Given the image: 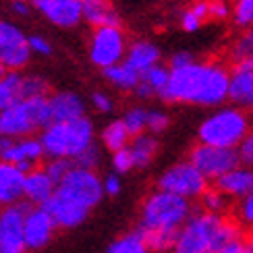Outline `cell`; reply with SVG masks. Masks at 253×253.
I'll list each match as a JSON object with an SVG mask.
<instances>
[{
	"label": "cell",
	"mask_w": 253,
	"mask_h": 253,
	"mask_svg": "<svg viewBox=\"0 0 253 253\" xmlns=\"http://www.w3.org/2000/svg\"><path fill=\"white\" fill-rule=\"evenodd\" d=\"M46 156L44 143H42V137L27 135V137H6L0 135V160L13 162L17 164L25 174L31 172L34 168H38V162Z\"/></svg>",
	"instance_id": "cell-12"
},
{
	"label": "cell",
	"mask_w": 253,
	"mask_h": 253,
	"mask_svg": "<svg viewBox=\"0 0 253 253\" xmlns=\"http://www.w3.org/2000/svg\"><path fill=\"white\" fill-rule=\"evenodd\" d=\"M106 253H152V251L145 245L139 230H137V233H129V235H123L121 239H117L108 247Z\"/></svg>",
	"instance_id": "cell-32"
},
{
	"label": "cell",
	"mask_w": 253,
	"mask_h": 253,
	"mask_svg": "<svg viewBox=\"0 0 253 253\" xmlns=\"http://www.w3.org/2000/svg\"><path fill=\"white\" fill-rule=\"evenodd\" d=\"M42 143H44L46 156L69 158L75 162L77 156L93 145V123L87 117L52 121L46 129H42Z\"/></svg>",
	"instance_id": "cell-3"
},
{
	"label": "cell",
	"mask_w": 253,
	"mask_h": 253,
	"mask_svg": "<svg viewBox=\"0 0 253 253\" xmlns=\"http://www.w3.org/2000/svg\"><path fill=\"white\" fill-rule=\"evenodd\" d=\"M29 46H31V52H34V54H40V56L52 54V44H50V40H46L44 36H40V34L29 36Z\"/></svg>",
	"instance_id": "cell-44"
},
{
	"label": "cell",
	"mask_w": 253,
	"mask_h": 253,
	"mask_svg": "<svg viewBox=\"0 0 253 253\" xmlns=\"http://www.w3.org/2000/svg\"><path fill=\"white\" fill-rule=\"evenodd\" d=\"M25 204H13L0 208V253H25Z\"/></svg>",
	"instance_id": "cell-13"
},
{
	"label": "cell",
	"mask_w": 253,
	"mask_h": 253,
	"mask_svg": "<svg viewBox=\"0 0 253 253\" xmlns=\"http://www.w3.org/2000/svg\"><path fill=\"white\" fill-rule=\"evenodd\" d=\"M233 23L239 29L253 27V0H235L233 2Z\"/></svg>",
	"instance_id": "cell-35"
},
{
	"label": "cell",
	"mask_w": 253,
	"mask_h": 253,
	"mask_svg": "<svg viewBox=\"0 0 253 253\" xmlns=\"http://www.w3.org/2000/svg\"><path fill=\"white\" fill-rule=\"evenodd\" d=\"M8 6H10V13H13V15H17V17H29L34 2H25V0H19V2H8Z\"/></svg>",
	"instance_id": "cell-48"
},
{
	"label": "cell",
	"mask_w": 253,
	"mask_h": 253,
	"mask_svg": "<svg viewBox=\"0 0 253 253\" xmlns=\"http://www.w3.org/2000/svg\"><path fill=\"white\" fill-rule=\"evenodd\" d=\"M54 218L50 216V212L44 206L38 208H27L25 214V241L29 249H42L50 243V239L54 237L56 230Z\"/></svg>",
	"instance_id": "cell-15"
},
{
	"label": "cell",
	"mask_w": 253,
	"mask_h": 253,
	"mask_svg": "<svg viewBox=\"0 0 253 253\" xmlns=\"http://www.w3.org/2000/svg\"><path fill=\"white\" fill-rule=\"evenodd\" d=\"M75 166V162L73 160H69V158H50V160L46 162V172L54 178L56 183H60L62 178L67 176V172L71 170V168Z\"/></svg>",
	"instance_id": "cell-37"
},
{
	"label": "cell",
	"mask_w": 253,
	"mask_h": 253,
	"mask_svg": "<svg viewBox=\"0 0 253 253\" xmlns=\"http://www.w3.org/2000/svg\"><path fill=\"white\" fill-rule=\"evenodd\" d=\"M237 152H239V160H241V164H245V166L253 168V129L245 135V139L239 143Z\"/></svg>",
	"instance_id": "cell-42"
},
{
	"label": "cell",
	"mask_w": 253,
	"mask_h": 253,
	"mask_svg": "<svg viewBox=\"0 0 253 253\" xmlns=\"http://www.w3.org/2000/svg\"><path fill=\"white\" fill-rule=\"evenodd\" d=\"M52 123L48 96L23 98L4 110H0V135L6 137H27L40 129H46Z\"/></svg>",
	"instance_id": "cell-5"
},
{
	"label": "cell",
	"mask_w": 253,
	"mask_h": 253,
	"mask_svg": "<svg viewBox=\"0 0 253 253\" xmlns=\"http://www.w3.org/2000/svg\"><path fill=\"white\" fill-rule=\"evenodd\" d=\"M189 160L204 172L208 181H214V183L222 174H226L228 170H233L235 166L241 164L239 152L235 147H220V145H210L202 141L191 150Z\"/></svg>",
	"instance_id": "cell-10"
},
{
	"label": "cell",
	"mask_w": 253,
	"mask_h": 253,
	"mask_svg": "<svg viewBox=\"0 0 253 253\" xmlns=\"http://www.w3.org/2000/svg\"><path fill=\"white\" fill-rule=\"evenodd\" d=\"M199 199H202V208L208 210V212H214V214H224L230 208V197L220 191L218 187H214V189L208 187L206 193Z\"/></svg>",
	"instance_id": "cell-33"
},
{
	"label": "cell",
	"mask_w": 253,
	"mask_h": 253,
	"mask_svg": "<svg viewBox=\"0 0 253 253\" xmlns=\"http://www.w3.org/2000/svg\"><path fill=\"white\" fill-rule=\"evenodd\" d=\"M245 245H247L249 253H253V228H251V233L245 237Z\"/></svg>",
	"instance_id": "cell-50"
},
{
	"label": "cell",
	"mask_w": 253,
	"mask_h": 253,
	"mask_svg": "<svg viewBox=\"0 0 253 253\" xmlns=\"http://www.w3.org/2000/svg\"><path fill=\"white\" fill-rule=\"evenodd\" d=\"M91 106L98 112H110L114 108V100L108 96V93L96 91V93H91Z\"/></svg>",
	"instance_id": "cell-45"
},
{
	"label": "cell",
	"mask_w": 253,
	"mask_h": 253,
	"mask_svg": "<svg viewBox=\"0 0 253 253\" xmlns=\"http://www.w3.org/2000/svg\"><path fill=\"white\" fill-rule=\"evenodd\" d=\"M44 208L50 212V216L54 218L58 228H75L89 214V208L75 202V199H71L65 193H60L58 189H56V193L44 204Z\"/></svg>",
	"instance_id": "cell-16"
},
{
	"label": "cell",
	"mask_w": 253,
	"mask_h": 253,
	"mask_svg": "<svg viewBox=\"0 0 253 253\" xmlns=\"http://www.w3.org/2000/svg\"><path fill=\"white\" fill-rule=\"evenodd\" d=\"M6 2H19V0H6ZM25 2H34V0H25Z\"/></svg>",
	"instance_id": "cell-52"
},
{
	"label": "cell",
	"mask_w": 253,
	"mask_h": 253,
	"mask_svg": "<svg viewBox=\"0 0 253 253\" xmlns=\"http://www.w3.org/2000/svg\"><path fill=\"white\" fill-rule=\"evenodd\" d=\"M4 73H6V69H4L2 65H0V77H2V75H4Z\"/></svg>",
	"instance_id": "cell-51"
},
{
	"label": "cell",
	"mask_w": 253,
	"mask_h": 253,
	"mask_svg": "<svg viewBox=\"0 0 253 253\" xmlns=\"http://www.w3.org/2000/svg\"><path fill=\"white\" fill-rule=\"evenodd\" d=\"M131 139H133V135H131L129 129H126V125H125L123 119L108 123L106 126H104V131H102V143L106 145L110 152L123 150V147H126L131 143Z\"/></svg>",
	"instance_id": "cell-30"
},
{
	"label": "cell",
	"mask_w": 253,
	"mask_h": 253,
	"mask_svg": "<svg viewBox=\"0 0 253 253\" xmlns=\"http://www.w3.org/2000/svg\"><path fill=\"white\" fill-rule=\"evenodd\" d=\"M48 96V83L38 75H25V98Z\"/></svg>",
	"instance_id": "cell-40"
},
{
	"label": "cell",
	"mask_w": 253,
	"mask_h": 253,
	"mask_svg": "<svg viewBox=\"0 0 253 253\" xmlns=\"http://www.w3.org/2000/svg\"><path fill=\"white\" fill-rule=\"evenodd\" d=\"M247 62V65H253V58H249V60H245Z\"/></svg>",
	"instance_id": "cell-53"
},
{
	"label": "cell",
	"mask_w": 253,
	"mask_h": 253,
	"mask_svg": "<svg viewBox=\"0 0 253 253\" xmlns=\"http://www.w3.org/2000/svg\"><path fill=\"white\" fill-rule=\"evenodd\" d=\"M56 187L58 183L46 172V168H34L31 172L25 174L23 199L31 206H44L56 193Z\"/></svg>",
	"instance_id": "cell-19"
},
{
	"label": "cell",
	"mask_w": 253,
	"mask_h": 253,
	"mask_svg": "<svg viewBox=\"0 0 253 253\" xmlns=\"http://www.w3.org/2000/svg\"><path fill=\"white\" fill-rule=\"evenodd\" d=\"M104 77L112 87H117L121 91H135L137 85L141 81V73H137L133 67H129L126 62H119L108 69H104Z\"/></svg>",
	"instance_id": "cell-26"
},
{
	"label": "cell",
	"mask_w": 253,
	"mask_h": 253,
	"mask_svg": "<svg viewBox=\"0 0 253 253\" xmlns=\"http://www.w3.org/2000/svg\"><path fill=\"white\" fill-rule=\"evenodd\" d=\"M228 17H233V6L228 4V0H210V19L226 21Z\"/></svg>",
	"instance_id": "cell-41"
},
{
	"label": "cell",
	"mask_w": 253,
	"mask_h": 253,
	"mask_svg": "<svg viewBox=\"0 0 253 253\" xmlns=\"http://www.w3.org/2000/svg\"><path fill=\"white\" fill-rule=\"evenodd\" d=\"M230 69L218 60H193L170 69V81L162 93L164 102L218 108L228 100Z\"/></svg>",
	"instance_id": "cell-1"
},
{
	"label": "cell",
	"mask_w": 253,
	"mask_h": 253,
	"mask_svg": "<svg viewBox=\"0 0 253 253\" xmlns=\"http://www.w3.org/2000/svg\"><path fill=\"white\" fill-rule=\"evenodd\" d=\"M75 164L77 166H83V168H91V170H96V166L100 164V152H98L96 143L89 145L81 156H77L75 158Z\"/></svg>",
	"instance_id": "cell-43"
},
{
	"label": "cell",
	"mask_w": 253,
	"mask_h": 253,
	"mask_svg": "<svg viewBox=\"0 0 253 253\" xmlns=\"http://www.w3.org/2000/svg\"><path fill=\"white\" fill-rule=\"evenodd\" d=\"M208 178L204 172L191 162H176L172 166H168L166 170L158 176V187L172 191L176 195H183L187 199H199L206 189H208Z\"/></svg>",
	"instance_id": "cell-8"
},
{
	"label": "cell",
	"mask_w": 253,
	"mask_h": 253,
	"mask_svg": "<svg viewBox=\"0 0 253 253\" xmlns=\"http://www.w3.org/2000/svg\"><path fill=\"white\" fill-rule=\"evenodd\" d=\"M104 191H106V195H117L121 191V176H119V172L117 174H108L106 178H104Z\"/></svg>",
	"instance_id": "cell-47"
},
{
	"label": "cell",
	"mask_w": 253,
	"mask_h": 253,
	"mask_svg": "<svg viewBox=\"0 0 253 253\" xmlns=\"http://www.w3.org/2000/svg\"><path fill=\"white\" fill-rule=\"evenodd\" d=\"M34 8L48 23L62 29H73L83 21L81 0H34Z\"/></svg>",
	"instance_id": "cell-14"
},
{
	"label": "cell",
	"mask_w": 253,
	"mask_h": 253,
	"mask_svg": "<svg viewBox=\"0 0 253 253\" xmlns=\"http://www.w3.org/2000/svg\"><path fill=\"white\" fill-rule=\"evenodd\" d=\"M228 102L247 112H253V65L239 62L230 69Z\"/></svg>",
	"instance_id": "cell-17"
},
{
	"label": "cell",
	"mask_w": 253,
	"mask_h": 253,
	"mask_svg": "<svg viewBox=\"0 0 253 253\" xmlns=\"http://www.w3.org/2000/svg\"><path fill=\"white\" fill-rule=\"evenodd\" d=\"M235 214L241 226L245 228H253V191L247 193L245 197L237 199V208H235Z\"/></svg>",
	"instance_id": "cell-36"
},
{
	"label": "cell",
	"mask_w": 253,
	"mask_h": 253,
	"mask_svg": "<svg viewBox=\"0 0 253 253\" xmlns=\"http://www.w3.org/2000/svg\"><path fill=\"white\" fill-rule=\"evenodd\" d=\"M83 21L91 27L100 25H121V17L110 0H81Z\"/></svg>",
	"instance_id": "cell-24"
},
{
	"label": "cell",
	"mask_w": 253,
	"mask_h": 253,
	"mask_svg": "<svg viewBox=\"0 0 253 253\" xmlns=\"http://www.w3.org/2000/svg\"><path fill=\"white\" fill-rule=\"evenodd\" d=\"M162 54H160V48H158L154 42L150 40H135L133 44H129L126 48V56L125 62L129 67H133L137 73H145L147 69L156 67L160 62Z\"/></svg>",
	"instance_id": "cell-21"
},
{
	"label": "cell",
	"mask_w": 253,
	"mask_h": 253,
	"mask_svg": "<svg viewBox=\"0 0 253 253\" xmlns=\"http://www.w3.org/2000/svg\"><path fill=\"white\" fill-rule=\"evenodd\" d=\"M228 56L235 65L253 58V27H245L239 31L237 38L228 46Z\"/></svg>",
	"instance_id": "cell-31"
},
{
	"label": "cell",
	"mask_w": 253,
	"mask_h": 253,
	"mask_svg": "<svg viewBox=\"0 0 253 253\" xmlns=\"http://www.w3.org/2000/svg\"><path fill=\"white\" fill-rule=\"evenodd\" d=\"M25 172L13 162L0 160V208L19 204L23 199Z\"/></svg>",
	"instance_id": "cell-18"
},
{
	"label": "cell",
	"mask_w": 253,
	"mask_h": 253,
	"mask_svg": "<svg viewBox=\"0 0 253 253\" xmlns=\"http://www.w3.org/2000/svg\"><path fill=\"white\" fill-rule=\"evenodd\" d=\"M191 199L158 187L145 197L141 206V224L145 228H172L178 230L191 216Z\"/></svg>",
	"instance_id": "cell-6"
},
{
	"label": "cell",
	"mask_w": 253,
	"mask_h": 253,
	"mask_svg": "<svg viewBox=\"0 0 253 253\" xmlns=\"http://www.w3.org/2000/svg\"><path fill=\"white\" fill-rule=\"evenodd\" d=\"M249 131V112L233 104V106H218L214 108V112H210L197 126V139L202 143L237 150Z\"/></svg>",
	"instance_id": "cell-4"
},
{
	"label": "cell",
	"mask_w": 253,
	"mask_h": 253,
	"mask_svg": "<svg viewBox=\"0 0 253 253\" xmlns=\"http://www.w3.org/2000/svg\"><path fill=\"white\" fill-rule=\"evenodd\" d=\"M168 125H170V117L164 112V110H147V131L154 133V135H160L168 129Z\"/></svg>",
	"instance_id": "cell-38"
},
{
	"label": "cell",
	"mask_w": 253,
	"mask_h": 253,
	"mask_svg": "<svg viewBox=\"0 0 253 253\" xmlns=\"http://www.w3.org/2000/svg\"><path fill=\"white\" fill-rule=\"evenodd\" d=\"M168 81H170V67H164V65L158 62L156 67L141 73V81H139V85H137V89L133 93L141 100L162 98Z\"/></svg>",
	"instance_id": "cell-22"
},
{
	"label": "cell",
	"mask_w": 253,
	"mask_h": 253,
	"mask_svg": "<svg viewBox=\"0 0 253 253\" xmlns=\"http://www.w3.org/2000/svg\"><path fill=\"white\" fill-rule=\"evenodd\" d=\"M48 100H50L52 121H71L85 117V102L75 91H58Z\"/></svg>",
	"instance_id": "cell-23"
},
{
	"label": "cell",
	"mask_w": 253,
	"mask_h": 253,
	"mask_svg": "<svg viewBox=\"0 0 253 253\" xmlns=\"http://www.w3.org/2000/svg\"><path fill=\"white\" fill-rule=\"evenodd\" d=\"M25 98V75L19 71H6L0 77V110Z\"/></svg>",
	"instance_id": "cell-25"
},
{
	"label": "cell",
	"mask_w": 253,
	"mask_h": 253,
	"mask_svg": "<svg viewBox=\"0 0 253 253\" xmlns=\"http://www.w3.org/2000/svg\"><path fill=\"white\" fill-rule=\"evenodd\" d=\"M125 125H126V129L131 131V135H139L143 131H147V110L143 106H133L125 112V117H123Z\"/></svg>",
	"instance_id": "cell-34"
},
{
	"label": "cell",
	"mask_w": 253,
	"mask_h": 253,
	"mask_svg": "<svg viewBox=\"0 0 253 253\" xmlns=\"http://www.w3.org/2000/svg\"><path fill=\"white\" fill-rule=\"evenodd\" d=\"M220 253H249V249H247V245H245V239L241 237V239L230 241L228 245H224L222 249H220Z\"/></svg>",
	"instance_id": "cell-49"
},
{
	"label": "cell",
	"mask_w": 253,
	"mask_h": 253,
	"mask_svg": "<svg viewBox=\"0 0 253 253\" xmlns=\"http://www.w3.org/2000/svg\"><path fill=\"white\" fill-rule=\"evenodd\" d=\"M126 34L121 25H100L93 27L89 38V60L98 69H108L112 65H119L126 56Z\"/></svg>",
	"instance_id": "cell-7"
},
{
	"label": "cell",
	"mask_w": 253,
	"mask_h": 253,
	"mask_svg": "<svg viewBox=\"0 0 253 253\" xmlns=\"http://www.w3.org/2000/svg\"><path fill=\"white\" fill-rule=\"evenodd\" d=\"M208 19H210V0H195L181 13L178 23H181V27L187 34H195V31L202 29V25Z\"/></svg>",
	"instance_id": "cell-29"
},
{
	"label": "cell",
	"mask_w": 253,
	"mask_h": 253,
	"mask_svg": "<svg viewBox=\"0 0 253 253\" xmlns=\"http://www.w3.org/2000/svg\"><path fill=\"white\" fill-rule=\"evenodd\" d=\"M137 230H139V235L143 237L145 245L150 247L152 253H172L178 230H172V228H145V226H139Z\"/></svg>",
	"instance_id": "cell-28"
},
{
	"label": "cell",
	"mask_w": 253,
	"mask_h": 253,
	"mask_svg": "<svg viewBox=\"0 0 253 253\" xmlns=\"http://www.w3.org/2000/svg\"><path fill=\"white\" fill-rule=\"evenodd\" d=\"M129 150L133 154V160H135V168H145L150 166V162L156 158L158 154V139L154 133H139L135 135L131 143H129Z\"/></svg>",
	"instance_id": "cell-27"
},
{
	"label": "cell",
	"mask_w": 253,
	"mask_h": 253,
	"mask_svg": "<svg viewBox=\"0 0 253 253\" xmlns=\"http://www.w3.org/2000/svg\"><path fill=\"white\" fill-rule=\"evenodd\" d=\"M216 187L230 199H241L253 191V168L239 164L216 181Z\"/></svg>",
	"instance_id": "cell-20"
},
{
	"label": "cell",
	"mask_w": 253,
	"mask_h": 253,
	"mask_svg": "<svg viewBox=\"0 0 253 253\" xmlns=\"http://www.w3.org/2000/svg\"><path fill=\"white\" fill-rule=\"evenodd\" d=\"M56 189L89 210L96 208L100 204V199L106 195V191H104V178H100L96 170H91V168H83L77 164L67 172V176L58 183Z\"/></svg>",
	"instance_id": "cell-9"
},
{
	"label": "cell",
	"mask_w": 253,
	"mask_h": 253,
	"mask_svg": "<svg viewBox=\"0 0 253 253\" xmlns=\"http://www.w3.org/2000/svg\"><path fill=\"white\" fill-rule=\"evenodd\" d=\"M243 237L239 220L202 210L178 228L172 253H220L230 241Z\"/></svg>",
	"instance_id": "cell-2"
},
{
	"label": "cell",
	"mask_w": 253,
	"mask_h": 253,
	"mask_svg": "<svg viewBox=\"0 0 253 253\" xmlns=\"http://www.w3.org/2000/svg\"><path fill=\"white\" fill-rule=\"evenodd\" d=\"M112 166L119 174H125V172H129L131 168H135V160H133V154L129 150V145L123 147V150L112 152Z\"/></svg>",
	"instance_id": "cell-39"
},
{
	"label": "cell",
	"mask_w": 253,
	"mask_h": 253,
	"mask_svg": "<svg viewBox=\"0 0 253 253\" xmlns=\"http://www.w3.org/2000/svg\"><path fill=\"white\" fill-rule=\"evenodd\" d=\"M29 36L13 21L0 19V65L6 71H21L31 60Z\"/></svg>",
	"instance_id": "cell-11"
},
{
	"label": "cell",
	"mask_w": 253,
	"mask_h": 253,
	"mask_svg": "<svg viewBox=\"0 0 253 253\" xmlns=\"http://www.w3.org/2000/svg\"><path fill=\"white\" fill-rule=\"evenodd\" d=\"M193 60H195V56L191 54V52L181 50V52H174V54L170 56V60H168V67L178 69V67H185V65H189V62H193Z\"/></svg>",
	"instance_id": "cell-46"
}]
</instances>
